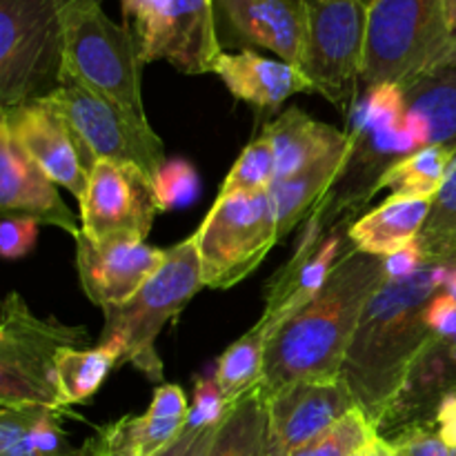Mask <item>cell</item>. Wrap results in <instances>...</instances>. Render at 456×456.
Segmentation results:
<instances>
[{
    "label": "cell",
    "mask_w": 456,
    "mask_h": 456,
    "mask_svg": "<svg viewBox=\"0 0 456 456\" xmlns=\"http://www.w3.org/2000/svg\"><path fill=\"white\" fill-rule=\"evenodd\" d=\"M450 270L448 263L428 261L408 279H386L361 314L341 377L374 430L423 347L436 338L428 325V305L445 289Z\"/></svg>",
    "instance_id": "cell-1"
},
{
    "label": "cell",
    "mask_w": 456,
    "mask_h": 456,
    "mask_svg": "<svg viewBox=\"0 0 456 456\" xmlns=\"http://www.w3.org/2000/svg\"><path fill=\"white\" fill-rule=\"evenodd\" d=\"M386 279L381 256L350 248L321 292L272 337L263 365V395L289 383L341 379L361 314Z\"/></svg>",
    "instance_id": "cell-2"
},
{
    "label": "cell",
    "mask_w": 456,
    "mask_h": 456,
    "mask_svg": "<svg viewBox=\"0 0 456 456\" xmlns=\"http://www.w3.org/2000/svg\"><path fill=\"white\" fill-rule=\"evenodd\" d=\"M352 116V145L346 163L312 212L325 232L374 199L379 183L392 165L430 147L423 125L405 111L403 89L395 85H379L365 92Z\"/></svg>",
    "instance_id": "cell-3"
},
{
    "label": "cell",
    "mask_w": 456,
    "mask_h": 456,
    "mask_svg": "<svg viewBox=\"0 0 456 456\" xmlns=\"http://www.w3.org/2000/svg\"><path fill=\"white\" fill-rule=\"evenodd\" d=\"M203 288L196 236L167 249L163 265L125 303L105 307L101 343L120 350V363H129L151 383L163 381V361L156 354V337L169 319Z\"/></svg>",
    "instance_id": "cell-4"
},
{
    "label": "cell",
    "mask_w": 456,
    "mask_h": 456,
    "mask_svg": "<svg viewBox=\"0 0 456 456\" xmlns=\"http://www.w3.org/2000/svg\"><path fill=\"white\" fill-rule=\"evenodd\" d=\"M454 45L444 0H377L368 9L361 94L379 85L403 89Z\"/></svg>",
    "instance_id": "cell-5"
},
{
    "label": "cell",
    "mask_w": 456,
    "mask_h": 456,
    "mask_svg": "<svg viewBox=\"0 0 456 456\" xmlns=\"http://www.w3.org/2000/svg\"><path fill=\"white\" fill-rule=\"evenodd\" d=\"M74 0H0V110L52 94L65 62Z\"/></svg>",
    "instance_id": "cell-6"
},
{
    "label": "cell",
    "mask_w": 456,
    "mask_h": 456,
    "mask_svg": "<svg viewBox=\"0 0 456 456\" xmlns=\"http://www.w3.org/2000/svg\"><path fill=\"white\" fill-rule=\"evenodd\" d=\"M142 65L136 31L127 22L111 20L101 0H74L67 7L62 71L147 120L141 94Z\"/></svg>",
    "instance_id": "cell-7"
},
{
    "label": "cell",
    "mask_w": 456,
    "mask_h": 456,
    "mask_svg": "<svg viewBox=\"0 0 456 456\" xmlns=\"http://www.w3.org/2000/svg\"><path fill=\"white\" fill-rule=\"evenodd\" d=\"M85 328L45 321L29 312L18 292H9L0 319V405H43L65 412L56 374L61 347H85Z\"/></svg>",
    "instance_id": "cell-8"
},
{
    "label": "cell",
    "mask_w": 456,
    "mask_h": 456,
    "mask_svg": "<svg viewBox=\"0 0 456 456\" xmlns=\"http://www.w3.org/2000/svg\"><path fill=\"white\" fill-rule=\"evenodd\" d=\"M45 98L67 120L89 169L94 160H111L136 165L154 181L159 169L167 163L163 141L147 120L136 118L114 101L89 89L69 71H62L58 87Z\"/></svg>",
    "instance_id": "cell-9"
},
{
    "label": "cell",
    "mask_w": 456,
    "mask_h": 456,
    "mask_svg": "<svg viewBox=\"0 0 456 456\" xmlns=\"http://www.w3.org/2000/svg\"><path fill=\"white\" fill-rule=\"evenodd\" d=\"M305 47L298 69L316 94L350 118L361 96L368 7L361 0H305Z\"/></svg>",
    "instance_id": "cell-10"
},
{
    "label": "cell",
    "mask_w": 456,
    "mask_h": 456,
    "mask_svg": "<svg viewBox=\"0 0 456 456\" xmlns=\"http://www.w3.org/2000/svg\"><path fill=\"white\" fill-rule=\"evenodd\" d=\"M194 236L203 288H234L281 239L270 191L218 196Z\"/></svg>",
    "instance_id": "cell-11"
},
{
    "label": "cell",
    "mask_w": 456,
    "mask_h": 456,
    "mask_svg": "<svg viewBox=\"0 0 456 456\" xmlns=\"http://www.w3.org/2000/svg\"><path fill=\"white\" fill-rule=\"evenodd\" d=\"M156 212L154 181L136 165L94 160L80 203L83 234L94 243L145 240Z\"/></svg>",
    "instance_id": "cell-12"
},
{
    "label": "cell",
    "mask_w": 456,
    "mask_h": 456,
    "mask_svg": "<svg viewBox=\"0 0 456 456\" xmlns=\"http://www.w3.org/2000/svg\"><path fill=\"white\" fill-rule=\"evenodd\" d=\"M134 31L142 62L167 61L183 74H209L223 53L214 0H154Z\"/></svg>",
    "instance_id": "cell-13"
},
{
    "label": "cell",
    "mask_w": 456,
    "mask_h": 456,
    "mask_svg": "<svg viewBox=\"0 0 456 456\" xmlns=\"http://www.w3.org/2000/svg\"><path fill=\"white\" fill-rule=\"evenodd\" d=\"M0 123L56 185L69 190L78 205L83 203L89 165L67 120L47 98H31L3 110Z\"/></svg>",
    "instance_id": "cell-14"
},
{
    "label": "cell",
    "mask_w": 456,
    "mask_h": 456,
    "mask_svg": "<svg viewBox=\"0 0 456 456\" xmlns=\"http://www.w3.org/2000/svg\"><path fill=\"white\" fill-rule=\"evenodd\" d=\"M267 401V456H289L356 410L346 379L298 381L279 387Z\"/></svg>",
    "instance_id": "cell-15"
},
{
    "label": "cell",
    "mask_w": 456,
    "mask_h": 456,
    "mask_svg": "<svg viewBox=\"0 0 456 456\" xmlns=\"http://www.w3.org/2000/svg\"><path fill=\"white\" fill-rule=\"evenodd\" d=\"M76 240V270L89 301L111 307L132 298L163 265L167 249L145 240H110L94 243L80 232Z\"/></svg>",
    "instance_id": "cell-16"
},
{
    "label": "cell",
    "mask_w": 456,
    "mask_h": 456,
    "mask_svg": "<svg viewBox=\"0 0 456 456\" xmlns=\"http://www.w3.org/2000/svg\"><path fill=\"white\" fill-rule=\"evenodd\" d=\"M448 395H456V337L432 338L408 379L377 426V436L395 444L421 428H435L436 408Z\"/></svg>",
    "instance_id": "cell-17"
},
{
    "label": "cell",
    "mask_w": 456,
    "mask_h": 456,
    "mask_svg": "<svg viewBox=\"0 0 456 456\" xmlns=\"http://www.w3.org/2000/svg\"><path fill=\"white\" fill-rule=\"evenodd\" d=\"M190 419L185 392L160 383L142 417H123L85 441L83 456H159L169 448Z\"/></svg>",
    "instance_id": "cell-18"
},
{
    "label": "cell",
    "mask_w": 456,
    "mask_h": 456,
    "mask_svg": "<svg viewBox=\"0 0 456 456\" xmlns=\"http://www.w3.org/2000/svg\"><path fill=\"white\" fill-rule=\"evenodd\" d=\"M0 209L13 216H34L45 225L65 230L67 234L78 236L74 214L67 208L58 187L34 159L9 134L0 123Z\"/></svg>",
    "instance_id": "cell-19"
},
{
    "label": "cell",
    "mask_w": 456,
    "mask_h": 456,
    "mask_svg": "<svg viewBox=\"0 0 456 456\" xmlns=\"http://www.w3.org/2000/svg\"><path fill=\"white\" fill-rule=\"evenodd\" d=\"M234 36L301 67L305 47V0H214Z\"/></svg>",
    "instance_id": "cell-20"
},
{
    "label": "cell",
    "mask_w": 456,
    "mask_h": 456,
    "mask_svg": "<svg viewBox=\"0 0 456 456\" xmlns=\"http://www.w3.org/2000/svg\"><path fill=\"white\" fill-rule=\"evenodd\" d=\"M214 74L225 83L232 96L258 110H276L294 94H312V83L298 67L270 61L252 49L218 56Z\"/></svg>",
    "instance_id": "cell-21"
},
{
    "label": "cell",
    "mask_w": 456,
    "mask_h": 456,
    "mask_svg": "<svg viewBox=\"0 0 456 456\" xmlns=\"http://www.w3.org/2000/svg\"><path fill=\"white\" fill-rule=\"evenodd\" d=\"M267 138L274 145L276 181L294 176L316 160L347 145L350 132L314 120L298 107H289L276 120L265 125Z\"/></svg>",
    "instance_id": "cell-22"
},
{
    "label": "cell",
    "mask_w": 456,
    "mask_h": 456,
    "mask_svg": "<svg viewBox=\"0 0 456 456\" xmlns=\"http://www.w3.org/2000/svg\"><path fill=\"white\" fill-rule=\"evenodd\" d=\"M432 200L392 194L379 208L370 209L347 227V236L356 252L387 258L408 245L417 243Z\"/></svg>",
    "instance_id": "cell-23"
},
{
    "label": "cell",
    "mask_w": 456,
    "mask_h": 456,
    "mask_svg": "<svg viewBox=\"0 0 456 456\" xmlns=\"http://www.w3.org/2000/svg\"><path fill=\"white\" fill-rule=\"evenodd\" d=\"M405 111L417 116L430 145L456 150V45L403 87Z\"/></svg>",
    "instance_id": "cell-24"
},
{
    "label": "cell",
    "mask_w": 456,
    "mask_h": 456,
    "mask_svg": "<svg viewBox=\"0 0 456 456\" xmlns=\"http://www.w3.org/2000/svg\"><path fill=\"white\" fill-rule=\"evenodd\" d=\"M0 456H83V448L67 444L56 410L0 405Z\"/></svg>",
    "instance_id": "cell-25"
},
{
    "label": "cell",
    "mask_w": 456,
    "mask_h": 456,
    "mask_svg": "<svg viewBox=\"0 0 456 456\" xmlns=\"http://www.w3.org/2000/svg\"><path fill=\"white\" fill-rule=\"evenodd\" d=\"M350 145L352 134L347 145L337 150L334 154L316 160L314 165L305 167L303 172L294 174V176L283 178V181H274V185L270 190V200L276 214V225H279L281 239L285 234H289L303 221V216L307 212H314L316 205L325 199L330 187L337 181L338 172L343 169Z\"/></svg>",
    "instance_id": "cell-26"
},
{
    "label": "cell",
    "mask_w": 456,
    "mask_h": 456,
    "mask_svg": "<svg viewBox=\"0 0 456 456\" xmlns=\"http://www.w3.org/2000/svg\"><path fill=\"white\" fill-rule=\"evenodd\" d=\"M203 456H267V401L261 386L232 405Z\"/></svg>",
    "instance_id": "cell-27"
},
{
    "label": "cell",
    "mask_w": 456,
    "mask_h": 456,
    "mask_svg": "<svg viewBox=\"0 0 456 456\" xmlns=\"http://www.w3.org/2000/svg\"><path fill=\"white\" fill-rule=\"evenodd\" d=\"M118 363L120 350L110 343H98L96 347H61L56 352V374L67 408L92 399Z\"/></svg>",
    "instance_id": "cell-28"
},
{
    "label": "cell",
    "mask_w": 456,
    "mask_h": 456,
    "mask_svg": "<svg viewBox=\"0 0 456 456\" xmlns=\"http://www.w3.org/2000/svg\"><path fill=\"white\" fill-rule=\"evenodd\" d=\"M454 156L456 150L450 147H423L417 154L405 156L403 160L392 165L379 183V190H392V194L432 200L439 194Z\"/></svg>",
    "instance_id": "cell-29"
},
{
    "label": "cell",
    "mask_w": 456,
    "mask_h": 456,
    "mask_svg": "<svg viewBox=\"0 0 456 456\" xmlns=\"http://www.w3.org/2000/svg\"><path fill=\"white\" fill-rule=\"evenodd\" d=\"M270 341V334L256 323L239 341L232 343L225 354L218 359L216 379L223 396L230 405H234L248 392L261 386L263 365H265V352Z\"/></svg>",
    "instance_id": "cell-30"
},
{
    "label": "cell",
    "mask_w": 456,
    "mask_h": 456,
    "mask_svg": "<svg viewBox=\"0 0 456 456\" xmlns=\"http://www.w3.org/2000/svg\"><path fill=\"white\" fill-rule=\"evenodd\" d=\"M417 243L428 261L456 267V156L439 194L432 199L430 214Z\"/></svg>",
    "instance_id": "cell-31"
},
{
    "label": "cell",
    "mask_w": 456,
    "mask_h": 456,
    "mask_svg": "<svg viewBox=\"0 0 456 456\" xmlns=\"http://www.w3.org/2000/svg\"><path fill=\"white\" fill-rule=\"evenodd\" d=\"M276 181V154L270 138L263 134L254 142H249L240 156L236 159L234 167L227 174L225 183L218 196L236 194H267Z\"/></svg>",
    "instance_id": "cell-32"
},
{
    "label": "cell",
    "mask_w": 456,
    "mask_h": 456,
    "mask_svg": "<svg viewBox=\"0 0 456 456\" xmlns=\"http://www.w3.org/2000/svg\"><path fill=\"white\" fill-rule=\"evenodd\" d=\"M377 439V430L359 408L330 426L289 456H354Z\"/></svg>",
    "instance_id": "cell-33"
},
{
    "label": "cell",
    "mask_w": 456,
    "mask_h": 456,
    "mask_svg": "<svg viewBox=\"0 0 456 456\" xmlns=\"http://www.w3.org/2000/svg\"><path fill=\"white\" fill-rule=\"evenodd\" d=\"M199 174L187 160H167L154 176V194L160 212L187 208L199 196Z\"/></svg>",
    "instance_id": "cell-34"
},
{
    "label": "cell",
    "mask_w": 456,
    "mask_h": 456,
    "mask_svg": "<svg viewBox=\"0 0 456 456\" xmlns=\"http://www.w3.org/2000/svg\"><path fill=\"white\" fill-rule=\"evenodd\" d=\"M232 405L223 396L221 386H218L216 372L205 374L194 381V405L190 408V419L187 426L196 428H209L218 426L230 412Z\"/></svg>",
    "instance_id": "cell-35"
},
{
    "label": "cell",
    "mask_w": 456,
    "mask_h": 456,
    "mask_svg": "<svg viewBox=\"0 0 456 456\" xmlns=\"http://www.w3.org/2000/svg\"><path fill=\"white\" fill-rule=\"evenodd\" d=\"M40 221L34 216H13L3 214L0 221V254L7 261L27 256L38 240Z\"/></svg>",
    "instance_id": "cell-36"
},
{
    "label": "cell",
    "mask_w": 456,
    "mask_h": 456,
    "mask_svg": "<svg viewBox=\"0 0 456 456\" xmlns=\"http://www.w3.org/2000/svg\"><path fill=\"white\" fill-rule=\"evenodd\" d=\"M395 456H456V448L445 444L436 428H421L390 444Z\"/></svg>",
    "instance_id": "cell-37"
},
{
    "label": "cell",
    "mask_w": 456,
    "mask_h": 456,
    "mask_svg": "<svg viewBox=\"0 0 456 456\" xmlns=\"http://www.w3.org/2000/svg\"><path fill=\"white\" fill-rule=\"evenodd\" d=\"M428 325L436 338L456 337V298L441 289L428 305Z\"/></svg>",
    "instance_id": "cell-38"
},
{
    "label": "cell",
    "mask_w": 456,
    "mask_h": 456,
    "mask_svg": "<svg viewBox=\"0 0 456 456\" xmlns=\"http://www.w3.org/2000/svg\"><path fill=\"white\" fill-rule=\"evenodd\" d=\"M218 426H221V423H218ZM218 426H209V428L187 426L185 430H183V435L159 456H203L205 450H208L209 441H212L214 435H216Z\"/></svg>",
    "instance_id": "cell-39"
},
{
    "label": "cell",
    "mask_w": 456,
    "mask_h": 456,
    "mask_svg": "<svg viewBox=\"0 0 456 456\" xmlns=\"http://www.w3.org/2000/svg\"><path fill=\"white\" fill-rule=\"evenodd\" d=\"M386 261V276L387 281H399V279H408V276L417 274L423 265L428 263L426 254L423 249L419 248V243L408 245L401 252L392 254V256L383 258Z\"/></svg>",
    "instance_id": "cell-40"
},
{
    "label": "cell",
    "mask_w": 456,
    "mask_h": 456,
    "mask_svg": "<svg viewBox=\"0 0 456 456\" xmlns=\"http://www.w3.org/2000/svg\"><path fill=\"white\" fill-rule=\"evenodd\" d=\"M436 435L448 445L456 448V395H448L436 408L435 417Z\"/></svg>",
    "instance_id": "cell-41"
},
{
    "label": "cell",
    "mask_w": 456,
    "mask_h": 456,
    "mask_svg": "<svg viewBox=\"0 0 456 456\" xmlns=\"http://www.w3.org/2000/svg\"><path fill=\"white\" fill-rule=\"evenodd\" d=\"M154 4V0H120V12H123V22H138L147 13V9Z\"/></svg>",
    "instance_id": "cell-42"
},
{
    "label": "cell",
    "mask_w": 456,
    "mask_h": 456,
    "mask_svg": "<svg viewBox=\"0 0 456 456\" xmlns=\"http://www.w3.org/2000/svg\"><path fill=\"white\" fill-rule=\"evenodd\" d=\"M368 456H395V450H392V445L387 444L386 439L377 436V439L368 445Z\"/></svg>",
    "instance_id": "cell-43"
},
{
    "label": "cell",
    "mask_w": 456,
    "mask_h": 456,
    "mask_svg": "<svg viewBox=\"0 0 456 456\" xmlns=\"http://www.w3.org/2000/svg\"><path fill=\"white\" fill-rule=\"evenodd\" d=\"M445 7V18H448L450 31L456 36V0H444Z\"/></svg>",
    "instance_id": "cell-44"
},
{
    "label": "cell",
    "mask_w": 456,
    "mask_h": 456,
    "mask_svg": "<svg viewBox=\"0 0 456 456\" xmlns=\"http://www.w3.org/2000/svg\"><path fill=\"white\" fill-rule=\"evenodd\" d=\"M445 292H448L450 297L456 298V267H452V270H450L448 283H445Z\"/></svg>",
    "instance_id": "cell-45"
},
{
    "label": "cell",
    "mask_w": 456,
    "mask_h": 456,
    "mask_svg": "<svg viewBox=\"0 0 456 456\" xmlns=\"http://www.w3.org/2000/svg\"><path fill=\"white\" fill-rule=\"evenodd\" d=\"M361 3H363V4H365V7H368V9H370V7H372V4H374V3H377V0H361Z\"/></svg>",
    "instance_id": "cell-46"
},
{
    "label": "cell",
    "mask_w": 456,
    "mask_h": 456,
    "mask_svg": "<svg viewBox=\"0 0 456 456\" xmlns=\"http://www.w3.org/2000/svg\"><path fill=\"white\" fill-rule=\"evenodd\" d=\"M354 456H368V448L361 450V452H359V454H354Z\"/></svg>",
    "instance_id": "cell-47"
}]
</instances>
